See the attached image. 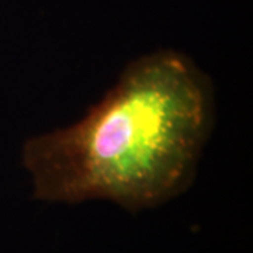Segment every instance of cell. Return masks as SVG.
Here are the masks:
<instances>
[{
  "label": "cell",
  "instance_id": "6da1fadb",
  "mask_svg": "<svg viewBox=\"0 0 253 253\" xmlns=\"http://www.w3.org/2000/svg\"><path fill=\"white\" fill-rule=\"evenodd\" d=\"M214 109L212 83L189 56L165 49L132 61L81 121L26 141L34 199L161 206L194 180Z\"/></svg>",
  "mask_w": 253,
  "mask_h": 253
}]
</instances>
